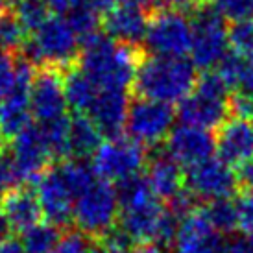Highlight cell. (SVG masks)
Here are the masks:
<instances>
[{"mask_svg":"<svg viewBox=\"0 0 253 253\" xmlns=\"http://www.w3.org/2000/svg\"><path fill=\"white\" fill-rule=\"evenodd\" d=\"M146 48L159 57H185L192 46V19L187 13L161 9L150 17Z\"/></svg>","mask_w":253,"mask_h":253,"instance_id":"9","label":"cell"},{"mask_svg":"<svg viewBox=\"0 0 253 253\" xmlns=\"http://www.w3.org/2000/svg\"><path fill=\"white\" fill-rule=\"evenodd\" d=\"M229 87L216 71L204 72L198 78L194 91L179 104L177 117L181 124L202 129L220 127L231 117Z\"/></svg>","mask_w":253,"mask_h":253,"instance_id":"5","label":"cell"},{"mask_svg":"<svg viewBox=\"0 0 253 253\" xmlns=\"http://www.w3.org/2000/svg\"><path fill=\"white\" fill-rule=\"evenodd\" d=\"M102 131L87 115H78L71 120L69 127V154L78 159H85L96 154L102 144Z\"/></svg>","mask_w":253,"mask_h":253,"instance_id":"22","label":"cell"},{"mask_svg":"<svg viewBox=\"0 0 253 253\" xmlns=\"http://www.w3.org/2000/svg\"><path fill=\"white\" fill-rule=\"evenodd\" d=\"M129 2H135V4H141L148 9V6H155V2L157 0H129Z\"/></svg>","mask_w":253,"mask_h":253,"instance_id":"43","label":"cell"},{"mask_svg":"<svg viewBox=\"0 0 253 253\" xmlns=\"http://www.w3.org/2000/svg\"><path fill=\"white\" fill-rule=\"evenodd\" d=\"M98 94V87L92 84L89 78L82 71L71 69L65 76V96L67 104L78 113V115H87L89 107Z\"/></svg>","mask_w":253,"mask_h":253,"instance_id":"23","label":"cell"},{"mask_svg":"<svg viewBox=\"0 0 253 253\" xmlns=\"http://www.w3.org/2000/svg\"><path fill=\"white\" fill-rule=\"evenodd\" d=\"M220 240L214 237H177L174 253H218Z\"/></svg>","mask_w":253,"mask_h":253,"instance_id":"32","label":"cell"},{"mask_svg":"<svg viewBox=\"0 0 253 253\" xmlns=\"http://www.w3.org/2000/svg\"><path fill=\"white\" fill-rule=\"evenodd\" d=\"M56 170L65 181V185L69 187V190L74 194V198L80 196L84 190H87L98 179L92 165H89L85 159H78V157L65 159L63 163L57 165Z\"/></svg>","mask_w":253,"mask_h":253,"instance_id":"24","label":"cell"},{"mask_svg":"<svg viewBox=\"0 0 253 253\" xmlns=\"http://www.w3.org/2000/svg\"><path fill=\"white\" fill-rule=\"evenodd\" d=\"M57 69H41L30 89V109L37 124H50L67 119L65 78Z\"/></svg>","mask_w":253,"mask_h":253,"instance_id":"12","label":"cell"},{"mask_svg":"<svg viewBox=\"0 0 253 253\" xmlns=\"http://www.w3.org/2000/svg\"><path fill=\"white\" fill-rule=\"evenodd\" d=\"M174 124V111L169 104L137 98L129 104L126 131L141 146H157L169 139Z\"/></svg>","mask_w":253,"mask_h":253,"instance_id":"10","label":"cell"},{"mask_svg":"<svg viewBox=\"0 0 253 253\" xmlns=\"http://www.w3.org/2000/svg\"><path fill=\"white\" fill-rule=\"evenodd\" d=\"M15 9H17L15 11L17 19L21 21L24 30L30 32V34L48 19V13H46L48 7H46V4L42 0H24Z\"/></svg>","mask_w":253,"mask_h":253,"instance_id":"28","label":"cell"},{"mask_svg":"<svg viewBox=\"0 0 253 253\" xmlns=\"http://www.w3.org/2000/svg\"><path fill=\"white\" fill-rule=\"evenodd\" d=\"M229 44L233 52L253 57V17L246 21L233 22L229 28Z\"/></svg>","mask_w":253,"mask_h":253,"instance_id":"29","label":"cell"},{"mask_svg":"<svg viewBox=\"0 0 253 253\" xmlns=\"http://www.w3.org/2000/svg\"><path fill=\"white\" fill-rule=\"evenodd\" d=\"M150 24L146 7L135 4L129 0H120L115 7H111L104 19V28L107 36L124 44L139 46L144 41Z\"/></svg>","mask_w":253,"mask_h":253,"instance_id":"15","label":"cell"},{"mask_svg":"<svg viewBox=\"0 0 253 253\" xmlns=\"http://www.w3.org/2000/svg\"><path fill=\"white\" fill-rule=\"evenodd\" d=\"M11 155L21 170L24 181L28 179L37 181L50 169V161L54 159L48 142L37 124L28 126L11 142Z\"/></svg>","mask_w":253,"mask_h":253,"instance_id":"14","label":"cell"},{"mask_svg":"<svg viewBox=\"0 0 253 253\" xmlns=\"http://www.w3.org/2000/svg\"><path fill=\"white\" fill-rule=\"evenodd\" d=\"M207 4L216 9L224 19L233 22L246 21L253 17V0H207Z\"/></svg>","mask_w":253,"mask_h":253,"instance_id":"30","label":"cell"},{"mask_svg":"<svg viewBox=\"0 0 253 253\" xmlns=\"http://www.w3.org/2000/svg\"><path fill=\"white\" fill-rule=\"evenodd\" d=\"M2 2H4V6H11V7H17L19 6V4H22V2H24V0H2Z\"/></svg>","mask_w":253,"mask_h":253,"instance_id":"44","label":"cell"},{"mask_svg":"<svg viewBox=\"0 0 253 253\" xmlns=\"http://www.w3.org/2000/svg\"><path fill=\"white\" fill-rule=\"evenodd\" d=\"M120 218L119 192L111 183L98 177L87 190H84L74 202V218L78 231L89 239L102 240L117 229L115 225Z\"/></svg>","mask_w":253,"mask_h":253,"instance_id":"6","label":"cell"},{"mask_svg":"<svg viewBox=\"0 0 253 253\" xmlns=\"http://www.w3.org/2000/svg\"><path fill=\"white\" fill-rule=\"evenodd\" d=\"M91 253H122V252H119L117 248H113L106 240H96L91 248Z\"/></svg>","mask_w":253,"mask_h":253,"instance_id":"41","label":"cell"},{"mask_svg":"<svg viewBox=\"0 0 253 253\" xmlns=\"http://www.w3.org/2000/svg\"><path fill=\"white\" fill-rule=\"evenodd\" d=\"M117 192L120 204L119 229L129 242L157 246L176 242L179 218L163 207L146 177L135 176L120 183Z\"/></svg>","mask_w":253,"mask_h":253,"instance_id":"1","label":"cell"},{"mask_svg":"<svg viewBox=\"0 0 253 253\" xmlns=\"http://www.w3.org/2000/svg\"><path fill=\"white\" fill-rule=\"evenodd\" d=\"M80 41L65 15H48L24 44V59L42 69H69L80 56Z\"/></svg>","mask_w":253,"mask_h":253,"instance_id":"4","label":"cell"},{"mask_svg":"<svg viewBox=\"0 0 253 253\" xmlns=\"http://www.w3.org/2000/svg\"><path fill=\"white\" fill-rule=\"evenodd\" d=\"M142 57L139 46L124 44L98 34L84 42L78 56V71L84 72L100 89L127 91L129 85H133Z\"/></svg>","mask_w":253,"mask_h":253,"instance_id":"2","label":"cell"},{"mask_svg":"<svg viewBox=\"0 0 253 253\" xmlns=\"http://www.w3.org/2000/svg\"><path fill=\"white\" fill-rule=\"evenodd\" d=\"M233 202L237 209V229L246 237H253V189H244Z\"/></svg>","mask_w":253,"mask_h":253,"instance_id":"31","label":"cell"},{"mask_svg":"<svg viewBox=\"0 0 253 253\" xmlns=\"http://www.w3.org/2000/svg\"><path fill=\"white\" fill-rule=\"evenodd\" d=\"M22 183H24V177L15 163L13 155L0 152V194L21 187Z\"/></svg>","mask_w":253,"mask_h":253,"instance_id":"33","label":"cell"},{"mask_svg":"<svg viewBox=\"0 0 253 253\" xmlns=\"http://www.w3.org/2000/svg\"><path fill=\"white\" fill-rule=\"evenodd\" d=\"M235 172L222 159L209 157L185 172V189L194 198L216 202L229 198L237 189Z\"/></svg>","mask_w":253,"mask_h":253,"instance_id":"11","label":"cell"},{"mask_svg":"<svg viewBox=\"0 0 253 253\" xmlns=\"http://www.w3.org/2000/svg\"><path fill=\"white\" fill-rule=\"evenodd\" d=\"M124 253H165V252H163L161 246H157V244H137V246L129 248V250Z\"/></svg>","mask_w":253,"mask_h":253,"instance_id":"40","label":"cell"},{"mask_svg":"<svg viewBox=\"0 0 253 253\" xmlns=\"http://www.w3.org/2000/svg\"><path fill=\"white\" fill-rule=\"evenodd\" d=\"M0 253H24V248H22L21 240L6 237L0 240Z\"/></svg>","mask_w":253,"mask_h":253,"instance_id":"39","label":"cell"},{"mask_svg":"<svg viewBox=\"0 0 253 253\" xmlns=\"http://www.w3.org/2000/svg\"><path fill=\"white\" fill-rule=\"evenodd\" d=\"M127 109H129L127 91L98 87V94L92 106L89 107L87 117L98 126L102 135L115 139V137H120L122 129H126Z\"/></svg>","mask_w":253,"mask_h":253,"instance_id":"18","label":"cell"},{"mask_svg":"<svg viewBox=\"0 0 253 253\" xmlns=\"http://www.w3.org/2000/svg\"><path fill=\"white\" fill-rule=\"evenodd\" d=\"M30 109V89L11 92L7 98L0 100V142H13L19 135L32 126Z\"/></svg>","mask_w":253,"mask_h":253,"instance_id":"21","label":"cell"},{"mask_svg":"<svg viewBox=\"0 0 253 253\" xmlns=\"http://www.w3.org/2000/svg\"><path fill=\"white\" fill-rule=\"evenodd\" d=\"M205 211L209 214V220L216 233H231L237 229V209L233 200L225 198V200L211 202L209 207H205Z\"/></svg>","mask_w":253,"mask_h":253,"instance_id":"27","label":"cell"},{"mask_svg":"<svg viewBox=\"0 0 253 253\" xmlns=\"http://www.w3.org/2000/svg\"><path fill=\"white\" fill-rule=\"evenodd\" d=\"M248 242H250V253H253V237H248Z\"/></svg>","mask_w":253,"mask_h":253,"instance_id":"45","label":"cell"},{"mask_svg":"<svg viewBox=\"0 0 253 253\" xmlns=\"http://www.w3.org/2000/svg\"><path fill=\"white\" fill-rule=\"evenodd\" d=\"M36 194L41 205L42 216L56 227H65L74 218L76 198L65 185L56 169H48L36 181Z\"/></svg>","mask_w":253,"mask_h":253,"instance_id":"13","label":"cell"},{"mask_svg":"<svg viewBox=\"0 0 253 253\" xmlns=\"http://www.w3.org/2000/svg\"><path fill=\"white\" fill-rule=\"evenodd\" d=\"M214 150V137L207 129L187 124L174 127L167 139V152L187 169L212 157Z\"/></svg>","mask_w":253,"mask_h":253,"instance_id":"16","label":"cell"},{"mask_svg":"<svg viewBox=\"0 0 253 253\" xmlns=\"http://www.w3.org/2000/svg\"><path fill=\"white\" fill-rule=\"evenodd\" d=\"M17 69L19 61H15L9 54H0V100L17 91Z\"/></svg>","mask_w":253,"mask_h":253,"instance_id":"34","label":"cell"},{"mask_svg":"<svg viewBox=\"0 0 253 253\" xmlns=\"http://www.w3.org/2000/svg\"><path fill=\"white\" fill-rule=\"evenodd\" d=\"M218 159L229 167H242L253 157V120L229 117L214 139Z\"/></svg>","mask_w":253,"mask_h":253,"instance_id":"17","label":"cell"},{"mask_svg":"<svg viewBox=\"0 0 253 253\" xmlns=\"http://www.w3.org/2000/svg\"><path fill=\"white\" fill-rule=\"evenodd\" d=\"M61 239L59 227L50 222H39L22 233L21 244L24 253H52Z\"/></svg>","mask_w":253,"mask_h":253,"instance_id":"25","label":"cell"},{"mask_svg":"<svg viewBox=\"0 0 253 253\" xmlns=\"http://www.w3.org/2000/svg\"><path fill=\"white\" fill-rule=\"evenodd\" d=\"M91 240L82 231H67L52 253H91Z\"/></svg>","mask_w":253,"mask_h":253,"instance_id":"35","label":"cell"},{"mask_svg":"<svg viewBox=\"0 0 253 253\" xmlns=\"http://www.w3.org/2000/svg\"><path fill=\"white\" fill-rule=\"evenodd\" d=\"M0 207L6 214L11 229H17L21 233L41 222L42 211L37 194L24 187H17L13 190L4 192L0 200Z\"/></svg>","mask_w":253,"mask_h":253,"instance_id":"20","label":"cell"},{"mask_svg":"<svg viewBox=\"0 0 253 253\" xmlns=\"http://www.w3.org/2000/svg\"><path fill=\"white\" fill-rule=\"evenodd\" d=\"M26 30L17 19L15 13L0 15V54H13L24 48L26 44Z\"/></svg>","mask_w":253,"mask_h":253,"instance_id":"26","label":"cell"},{"mask_svg":"<svg viewBox=\"0 0 253 253\" xmlns=\"http://www.w3.org/2000/svg\"><path fill=\"white\" fill-rule=\"evenodd\" d=\"M146 179L154 194L159 200L172 202L185 190V172L183 167L165 150L148 161L146 167Z\"/></svg>","mask_w":253,"mask_h":253,"instance_id":"19","label":"cell"},{"mask_svg":"<svg viewBox=\"0 0 253 253\" xmlns=\"http://www.w3.org/2000/svg\"><path fill=\"white\" fill-rule=\"evenodd\" d=\"M4 13V2H2V0H0V15Z\"/></svg>","mask_w":253,"mask_h":253,"instance_id":"46","label":"cell"},{"mask_svg":"<svg viewBox=\"0 0 253 253\" xmlns=\"http://www.w3.org/2000/svg\"><path fill=\"white\" fill-rule=\"evenodd\" d=\"M9 229H11V225H9L6 214H4L2 207H0V240L6 239V237H9Z\"/></svg>","mask_w":253,"mask_h":253,"instance_id":"42","label":"cell"},{"mask_svg":"<svg viewBox=\"0 0 253 253\" xmlns=\"http://www.w3.org/2000/svg\"><path fill=\"white\" fill-rule=\"evenodd\" d=\"M239 181L244 185V189H253V157L248 163H244L239 170Z\"/></svg>","mask_w":253,"mask_h":253,"instance_id":"38","label":"cell"},{"mask_svg":"<svg viewBox=\"0 0 253 253\" xmlns=\"http://www.w3.org/2000/svg\"><path fill=\"white\" fill-rule=\"evenodd\" d=\"M190 19H192V46H190L192 63L198 69L209 72L227 56L229 30L225 26L224 17L209 4H204L200 9H196Z\"/></svg>","mask_w":253,"mask_h":253,"instance_id":"7","label":"cell"},{"mask_svg":"<svg viewBox=\"0 0 253 253\" xmlns=\"http://www.w3.org/2000/svg\"><path fill=\"white\" fill-rule=\"evenodd\" d=\"M218 253H250L248 237H244V239H229L225 242H220Z\"/></svg>","mask_w":253,"mask_h":253,"instance_id":"37","label":"cell"},{"mask_svg":"<svg viewBox=\"0 0 253 253\" xmlns=\"http://www.w3.org/2000/svg\"><path fill=\"white\" fill-rule=\"evenodd\" d=\"M42 2L56 15H69L76 7L85 4V0H42Z\"/></svg>","mask_w":253,"mask_h":253,"instance_id":"36","label":"cell"},{"mask_svg":"<svg viewBox=\"0 0 253 253\" xmlns=\"http://www.w3.org/2000/svg\"><path fill=\"white\" fill-rule=\"evenodd\" d=\"M198 84L196 65L187 57H142L133 89L139 98L181 104Z\"/></svg>","mask_w":253,"mask_h":253,"instance_id":"3","label":"cell"},{"mask_svg":"<svg viewBox=\"0 0 253 253\" xmlns=\"http://www.w3.org/2000/svg\"><path fill=\"white\" fill-rule=\"evenodd\" d=\"M146 167V152L133 139L115 137L102 142L92 155V169L96 176L109 183H124L135 176H141Z\"/></svg>","mask_w":253,"mask_h":253,"instance_id":"8","label":"cell"}]
</instances>
